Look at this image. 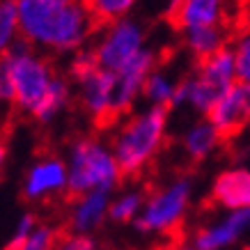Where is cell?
I'll use <instances>...</instances> for the list:
<instances>
[{
    "instance_id": "cell-1",
    "label": "cell",
    "mask_w": 250,
    "mask_h": 250,
    "mask_svg": "<svg viewBox=\"0 0 250 250\" xmlns=\"http://www.w3.org/2000/svg\"><path fill=\"white\" fill-rule=\"evenodd\" d=\"M21 39L53 53H76L94 25L85 0H16Z\"/></svg>"
},
{
    "instance_id": "cell-2",
    "label": "cell",
    "mask_w": 250,
    "mask_h": 250,
    "mask_svg": "<svg viewBox=\"0 0 250 250\" xmlns=\"http://www.w3.org/2000/svg\"><path fill=\"white\" fill-rule=\"evenodd\" d=\"M58 74L51 62L35 51L28 42H19L2 53L0 62V94L21 113L35 117L48 92L53 90Z\"/></svg>"
},
{
    "instance_id": "cell-3",
    "label": "cell",
    "mask_w": 250,
    "mask_h": 250,
    "mask_svg": "<svg viewBox=\"0 0 250 250\" xmlns=\"http://www.w3.org/2000/svg\"><path fill=\"white\" fill-rule=\"evenodd\" d=\"M167 136V108L147 106L133 113L113 136V154L124 174H140L159 156Z\"/></svg>"
},
{
    "instance_id": "cell-4",
    "label": "cell",
    "mask_w": 250,
    "mask_h": 250,
    "mask_svg": "<svg viewBox=\"0 0 250 250\" xmlns=\"http://www.w3.org/2000/svg\"><path fill=\"white\" fill-rule=\"evenodd\" d=\"M69 193L74 197L104 190L113 193L122 179V167L113 154V147L99 138H78L67 152Z\"/></svg>"
},
{
    "instance_id": "cell-5",
    "label": "cell",
    "mask_w": 250,
    "mask_h": 250,
    "mask_svg": "<svg viewBox=\"0 0 250 250\" xmlns=\"http://www.w3.org/2000/svg\"><path fill=\"white\" fill-rule=\"evenodd\" d=\"M236 83H239V74H236L234 48L225 46L223 51L213 53L211 58L200 60L195 71L184 78L174 108L186 106L207 117L211 113L213 104Z\"/></svg>"
},
{
    "instance_id": "cell-6",
    "label": "cell",
    "mask_w": 250,
    "mask_h": 250,
    "mask_svg": "<svg viewBox=\"0 0 250 250\" xmlns=\"http://www.w3.org/2000/svg\"><path fill=\"white\" fill-rule=\"evenodd\" d=\"M190 205H193V182L186 177L170 179L147 195L143 213L136 220L138 232L149 236L174 234L188 216Z\"/></svg>"
},
{
    "instance_id": "cell-7",
    "label": "cell",
    "mask_w": 250,
    "mask_h": 250,
    "mask_svg": "<svg viewBox=\"0 0 250 250\" xmlns=\"http://www.w3.org/2000/svg\"><path fill=\"white\" fill-rule=\"evenodd\" d=\"M147 48L145 46V28L136 19H122L104 28L94 44V55L99 67L108 71H120L124 64H129L136 55Z\"/></svg>"
},
{
    "instance_id": "cell-8",
    "label": "cell",
    "mask_w": 250,
    "mask_h": 250,
    "mask_svg": "<svg viewBox=\"0 0 250 250\" xmlns=\"http://www.w3.org/2000/svg\"><path fill=\"white\" fill-rule=\"evenodd\" d=\"M250 234V209L225 211L193 232L190 246L195 250H229Z\"/></svg>"
},
{
    "instance_id": "cell-9",
    "label": "cell",
    "mask_w": 250,
    "mask_h": 250,
    "mask_svg": "<svg viewBox=\"0 0 250 250\" xmlns=\"http://www.w3.org/2000/svg\"><path fill=\"white\" fill-rule=\"evenodd\" d=\"M64 190L69 193V170L64 159L44 156L25 170V177L21 184V193L25 200L44 202V200H51Z\"/></svg>"
},
{
    "instance_id": "cell-10",
    "label": "cell",
    "mask_w": 250,
    "mask_h": 250,
    "mask_svg": "<svg viewBox=\"0 0 250 250\" xmlns=\"http://www.w3.org/2000/svg\"><path fill=\"white\" fill-rule=\"evenodd\" d=\"M76 85L81 106L94 122H108L117 117L115 113V90H117L115 71L97 67L92 74L76 81Z\"/></svg>"
},
{
    "instance_id": "cell-11",
    "label": "cell",
    "mask_w": 250,
    "mask_h": 250,
    "mask_svg": "<svg viewBox=\"0 0 250 250\" xmlns=\"http://www.w3.org/2000/svg\"><path fill=\"white\" fill-rule=\"evenodd\" d=\"M156 69V55L145 48L140 55H136L129 64H124L120 71H115V81H117V90H115V113L122 115L129 108H133L138 99L143 97L147 78L152 76Z\"/></svg>"
},
{
    "instance_id": "cell-12",
    "label": "cell",
    "mask_w": 250,
    "mask_h": 250,
    "mask_svg": "<svg viewBox=\"0 0 250 250\" xmlns=\"http://www.w3.org/2000/svg\"><path fill=\"white\" fill-rule=\"evenodd\" d=\"M223 136H234L250 126V85L236 83L213 104L207 115Z\"/></svg>"
},
{
    "instance_id": "cell-13",
    "label": "cell",
    "mask_w": 250,
    "mask_h": 250,
    "mask_svg": "<svg viewBox=\"0 0 250 250\" xmlns=\"http://www.w3.org/2000/svg\"><path fill=\"white\" fill-rule=\"evenodd\" d=\"M211 202L223 211L250 209V167L232 166L220 170L211 182Z\"/></svg>"
},
{
    "instance_id": "cell-14",
    "label": "cell",
    "mask_w": 250,
    "mask_h": 250,
    "mask_svg": "<svg viewBox=\"0 0 250 250\" xmlns=\"http://www.w3.org/2000/svg\"><path fill=\"white\" fill-rule=\"evenodd\" d=\"M167 12L179 32L195 28H218L223 25L228 12V0H179Z\"/></svg>"
},
{
    "instance_id": "cell-15",
    "label": "cell",
    "mask_w": 250,
    "mask_h": 250,
    "mask_svg": "<svg viewBox=\"0 0 250 250\" xmlns=\"http://www.w3.org/2000/svg\"><path fill=\"white\" fill-rule=\"evenodd\" d=\"M110 200H113V193H104V190L74 197L67 216L69 232L92 234L94 229H99L110 216Z\"/></svg>"
},
{
    "instance_id": "cell-16",
    "label": "cell",
    "mask_w": 250,
    "mask_h": 250,
    "mask_svg": "<svg viewBox=\"0 0 250 250\" xmlns=\"http://www.w3.org/2000/svg\"><path fill=\"white\" fill-rule=\"evenodd\" d=\"M220 140H223V133L213 126L209 117H202L184 131L182 149L190 161H205L220 147Z\"/></svg>"
},
{
    "instance_id": "cell-17",
    "label": "cell",
    "mask_w": 250,
    "mask_h": 250,
    "mask_svg": "<svg viewBox=\"0 0 250 250\" xmlns=\"http://www.w3.org/2000/svg\"><path fill=\"white\" fill-rule=\"evenodd\" d=\"M184 78L172 76L167 69H154L152 76L147 78V85H145L143 97L147 99L149 106L156 108H174V101H177V94H179V87H182Z\"/></svg>"
},
{
    "instance_id": "cell-18",
    "label": "cell",
    "mask_w": 250,
    "mask_h": 250,
    "mask_svg": "<svg viewBox=\"0 0 250 250\" xmlns=\"http://www.w3.org/2000/svg\"><path fill=\"white\" fill-rule=\"evenodd\" d=\"M184 48L188 51L197 62L211 58L213 53H218L225 48V30L223 25L218 28H195V30H184L182 32Z\"/></svg>"
},
{
    "instance_id": "cell-19",
    "label": "cell",
    "mask_w": 250,
    "mask_h": 250,
    "mask_svg": "<svg viewBox=\"0 0 250 250\" xmlns=\"http://www.w3.org/2000/svg\"><path fill=\"white\" fill-rule=\"evenodd\" d=\"M145 200H147V195L140 188L120 190L110 200V216H108V220H113V223H136L138 216L143 213Z\"/></svg>"
},
{
    "instance_id": "cell-20",
    "label": "cell",
    "mask_w": 250,
    "mask_h": 250,
    "mask_svg": "<svg viewBox=\"0 0 250 250\" xmlns=\"http://www.w3.org/2000/svg\"><path fill=\"white\" fill-rule=\"evenodd\" d=\"M138 0H85V7L94 19V23H117L122 19H129L131 9L136 7Z\"/></svg>"
},
{
    "instance_id": "cell-21",
    "label": "cell",
    "mask_w": 250,
    "mask_h": 250,
    "mask_svg": "<svg viewBox=\"0 0 250 250\" xmlns=\"http://www.w3.org/2000/svg\"><path fill=\"white\" fill-rule=\"evenodd\" d=\"M69 101H71V85H69L67 78L58 76L55 81L53 90L48 92V97L44 99V104L39 106V110L35 113V120L42 122V124H48V122H53L58 115L69 106Z\"/></svg>"
},
{
    "instance_id": "cell-22",
    "label": "cell",
    "mask_w": 250,
    "mask_h": 250,
    "mask_svg": "<svg viewBox=\"0 0 250 250\" xmlns=\"http://www.w3.org/2000/svg\"><path fill=\"white\" fill-rule=\"evenodd\" d=\"M19 42H21V19H19L16 0H2L0 2V48L2 53Z\"/></svg>"
},
{
    "instance_id": "cell-23",
    "label": "cell",
    "mask_w": 250,
    "mask_h": 250,
    "mask_svg": "<svg viewBox=\"0 0 250 250\" xmlns=\"http://www.w3.org/2000/svg\"><path fill=\"white\" fill-rule=\"evenodd\" d=\"M58 232L48 225H37V229L32 232L30 236H25L23 241L12 243L5 250H55V243H58Z\"/></svg>"
},
{
    "instance_id": "cell-24",
    "label": "cell",
    "mask_w": 250,
    "mask_h": 250,
    "mask_svg": "<svg viewBox=\"0 0 250 250\" xmlns=\"http://www.w3.org/2000/svg\"><path fill=\"white\" fill-rule=\"evenodd\" d=\"M97 67H99V60L94 55V48H81V51L74 53V58L69 62V76L76 83V81L85 78L87 74H92Z\"/></svg>"
},
{
    "instance_id": "cell-25",
    "label": "cell",
    "mask_w": 250,
    "mask_h": 250,
    "mask_svg": "<svg viewBox=\"0 0 250 250\" xmlns=\"http://www.w3.org/2000/svg\"><path fill=\"white\" fill-rule=\"evenodd\" d=\"M232 48H234V58H236L239 83L250 85V35H243Z\"/></svg>"
},
{
    "instance_id": "cell-26",
    "label": "cell",
    "mask_w": 250,
    "mask_h": 250,
    "mask_svg": "<svg viewBox=\"0 0 250 250\" xmlns=\"http://www.w3.org/2000/svg\"><path fill=\"white\" fill-rule=\"evenodd\" d=\"M55 250H97V243L90 234H78V232H67L55 243Z\"/></svg>"
},
{
    "instance_id": "cell-27",
    "label": "cell",
    "mask_w": 250,
    "mask_h": 250,
    "mask_svg": "<svg viewBox=\"0 0 250 250\" xmlns=\"http://www.w3.org/2000/svg\"><path fill=\"white\" fill-rule=\"evenodd\" d=\"M37 220H35V216L32 213H21L19 218H16V223H14V228H12V234H9V241H7V246H12V243H19V241H23L25 236H30L35 229H37Z\"/></svg>"
},
{
    "instance_id": "cell-28",
    "label": "cell",
    "mask_w": 250,
    "mask_h": 250,
    "mask_svg": "<svg viewBox=\"0 0 250 250\" xmlns=\"http://www.w3.org/2000/svg\"><path fill=\"white\" fill-rule=\"evenodd\" d=\"M154 250H195L190 243H166V246H159Z\"/></svg>"
},
{
    "instance_id": "cell-29",
    "label": "cell",
    "mask_w": 250,
    "mask_h": 250,
    "mask_svg": "<svg viewBox=\"0 0 250 250\" xmlns=\"http://www.w3.org/2000/svg\"><path fill=\"white\" fill-rule=\"evenodd\" d=\"M246 250H250V241H248V243H246Z\"/></svg>"
},
{
    "instance_id": "cell-30",
    "label": "cell",
    "mask_w": 250,
    "mask_h": 250,
    "mask_svg": "<svg viewBox=\"0 0 250 250\" xmlns=\"http://www.w3.org/2000/svg\"><path fill=\"white\" fill-rule=\"evenodd\" d=\"M248 129H250V126H248Z\"/></svg>"
}]
</instances>
